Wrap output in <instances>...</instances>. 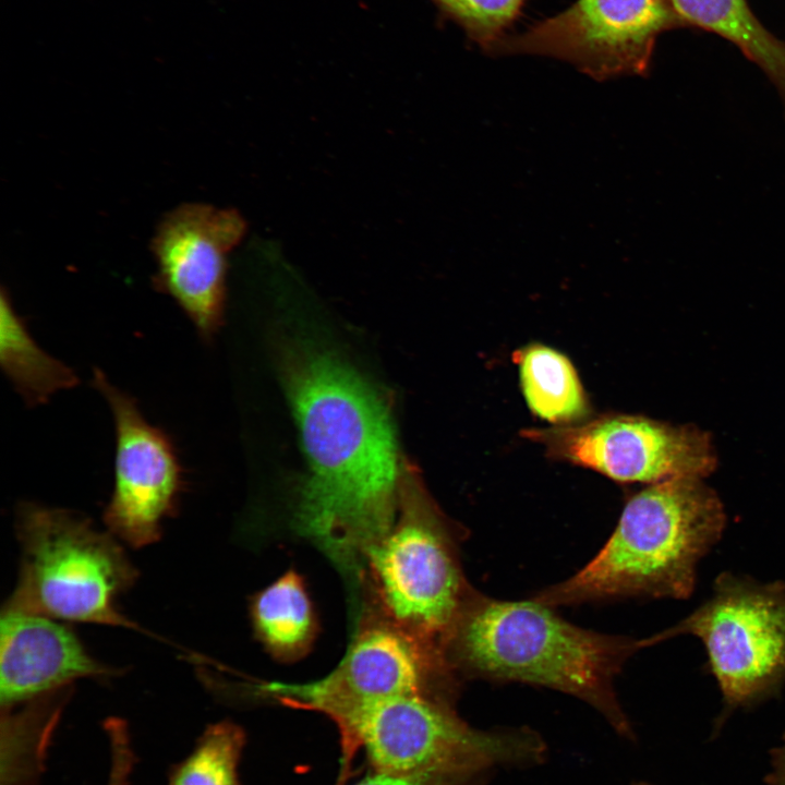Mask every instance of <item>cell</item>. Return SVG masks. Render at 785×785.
Returning a JSON list of instances; mask_svg holds the SVG:
<instances>
[{
  "label": "cell",
  "instance_id": "obj_6",
  "mask_svg": "<svg viewBox=\"0 0 785 785\" xmlns=\"http://www.w3.org/2000/svg\"><path fill=\"white\" fill-rule=\"evenodd\" d=\"M342 759L363 747L373 771L398 776L485 774L494 765L540 759L531 732H485L464 723L448 697L409 695L366 706L337 724Z\"/></svg>",
  "mask_w": 785,
  "mask_h": 785
},
{
  "label": "cell",
  "instance_id": "obj_14",
  "mask_svg": "<svg viewBox=\"0 0 785 785\" xmlns=\"http://www.w3.org/2000/svg\"><path fill=\"white\" fill-rule=\"evenodd\" d=\"M685 26L713 32L733 44L777 88L785 107V43L758 21L746 0H669Z\"/></svg>",
  "mask_w": 785,
  "mask_h": 785
},
{
  "label": "cell",
  "instance_id": "obj_23",
  "mask_svg": "<svg viewBox=\"0 0 785 785\" xmlns=\"http://www.w3.org/2000/svg\"><path fill=\"white\" fill-rule=\"evenodd\" d=\"M771 771L765 776V785H785V734L782 742L770 752Z\"/></svg>",
  "mask_w": 785,
  "mask_h": 785
},
{
  "label": "cell",
  "instance_id": "obj_12",
  "mask_svg": "<svg viewBox=\"0 0 785 785\" xmlns=\"http://www.w3.org/2000/svg\"><path fill=\"white\" fill-rule=\"evenodd\" d=\"M244 232L237 210L186 203L167 213L153 237L154 286L174 300L204 340L221 325L227 256Z\"/></svg>",
  "mask_w": 785,
  "mask_h": 785
},
{
  "label": "cell",
  "instance_id": "obj_17",
  "mask_svg": "<svg viewBox=\"0 0 785 785\" xmlns=\"http://www.w3.org/2000/svg\"><path fill=\"white\" fill-rule=\"evenodd\" d=\"M250 612L255 635L275 657L295 660L311 648L316 618L303 579L294 570L258 592Z\"/></svg>",
  "mask_w": 785,
  "mask_h": 785
},
{
  "label": "cell",
  "instance_id": "obj_8",
  "mask_svg": "<svg viewBox=\"0 0 785 785\" xmlns=\"http://www.w3.org/2000/svg\"><path fill=\"white\" fill-rule=\"evenodd\" d=\"M445 655L386 618L364 620L340 663L305 684L265 683L261 696L312 710L336 724L372 704L409 695L449 697Z\"/></svg>",
  "mask_w": 785,
  "mask_h": 785
},
{
  "label": "cell",
  "instance_id": "obj_16",
  "mask_svg": "<svg viewBox=\"0 0 785 785\" xmlns=\"http://www.w3.org/2000/svg\"><path fill=\"white\" fill-rule=\"evenodd\" d=\"M72 687L1 710V785H38Z\"/></svg>",
  "mask_w": 785,
  "mask_h": 785
},
{
  "label": "cell",
  "instance_id": "obj_1",
  "mask_svg": "<svg viewBox=\"0 0 785 785\" xmlns=\"http://www.w3.org/2000/svg\"><path fill=\"white\" fill-rule=\"evenodd\" d=\"M282 377L309 463L295 529L342 570H359L398 510L402 461L389 410L353 367L311 343L288 347Z\"/></svg>",
  "mask_w": 785,
  "mask_h": 785
},
{
  "label": "cell",
  "instance_id": "obj_21",
  "mask_svg": "<svg viewBox=\"0 0 785 785\" xmlns=\"http://www.w3.org/2000/svg\"><path fill=\"white\" fill-rule=\"evenodd\" d=\"M104 729L110 747V768L107 785H130L136 762L126 723L120 717H108Z\"/></svg>",
  "mask_w": 785,
  "mask_h": 785
},
{
  "label": "cell",
  "instance_id": "obj_3",
  "mask_svg": "<svg viewBox=\"0 0 785 785\" xmlns=\"http://www.w3.org/2000/svg\"><path fill=\"white\" fill-rule=\"evenodd\" d=\"M725 526L721 499L701 479L652 483L628 499L590 563L533 599L551 607L615 597L687 599L699 561Z\"/></svg>",
  "mask_w": 785,
  "mask_h": 785
},
{
  "label": "cell",
  "instance_id": "obj_4",
  "mask_svg": "<svg viewBox=\"0 0 785 785\" xmlns=\"http://www.w3.org/2000/svg\"><path fill=\"white\" fill-rule=\"evenodd\" d=\"M17 583L4 606L58 620L136 628L118 606L138 571L110 532L74 511L24 502Z\"/></svg>",
  "mask_w": 785,
  "mask_h": 785
},
{
  "label": "cell",
  "instance_id": "obj_19",
  "mask_svg": "<svg viewBox=\"0 0 785 785\" xmlns=\"http://www.w3.org/2000/svg\"><path fill=\"white\" fill-rule=\"evenodd\" d=\"M245 733L231 721L208 725L189 754L171 766L167 785H242L238 766Z\"/></svg>",
  "mask_w": 785,
  "mask_h": 785
},
{
  "label": "cell",
  "instance_id": "obj_2",
  "mask_svg": "<svg viewBox=\"0 0 785 785\" xmlns=\"http://www.w3.org/2000/svg\"><path fill=\"white\" fill-rule=\"evenodd\" d=\"M639 640L577 627L534 599L500 601L474 592L445 645L451 669L468 676L522 681L580 698L619 733L629 724L613 680Z\"/></svg>",
  "mask_w": 785,
  "mask_h": 785
},
{
  "label": "cell",
  "instance_id": "obj_22",
  "mask_svg": "<svg viewBox=\"0 0 785 785\" xmlns=\"http://www.w3.org/2000/svg\"><path fill=\"white\" fill-rule=\"evenodd\" d=\"M484 774L398 776L373 771L354 785H482Z\"/></svg>",
  "mask_w": 785,
  "mask_h": 785
},
{
  "label": "cell",
  "instance_id": "obj_7",
  "mask_svg": "<svg viewBox=\"0 0 785 785\" xmlns=\"http://www.w3.org/2000/svg\"><path fill=\"white\" fill-rule=\"evenodd\" d=\"M691 635L708 654L723 698L722 722L775 697L785 684V582L720 573L712 595L674 626L639 640L645 648Z\"/></svg>",
  "mask_w": 785,
  "mask_h": 785
},
{
  "label": "cell",
  "instance_id": "obj_11",
  "mask_svg": "<svg viewBox=\"0 0 785 785\" xmlns=\"http://www.w3.org/2000/svg\"><path fill=\"white\" fill-rule=\"evenodd\" d=\"M92 384L106 399L116 433L114 483L104 510L109 532L134 548L157 542L177 512L184 472L171 437L150 424L137 402L95 367Z\"/></svg>",
  "mask_w": 785,
  "mask_h": 785
},
{
  "label": "cell",
  "instance_id": "obj_18",
  "mask_svg": "<svg viewBox=\"0 0 785 785\" xmlns=\"http://www.w3.org/2000/svg\"><path fill=\"white\" fill-rule=\"evenodd\" d=\"M514 360L526 402L535 415L556 425L588 419L589 401L567 357L544 345L531 343L516 351Z\"/></svg>",
  "mask_w": 785,
  "mask_h": 785
},
{
  "label": "cell",
  "instance_id": "obj_10",
  "mask_svg": "<svg viewBox=\"0 0 785 785\" xmlns=\"http://www.w3.org/2000/svg\"><path fill=\"white\" fill-rule=\"evenodd\" d=\"M523 436L541 444L553 459L624 483L702 479L716 467L706 432L639 415H601L576 424L526 430Z\"/></svg>",
  "mask_w": 785,
  "mask_h": 785
},
{
  "label": "cell",
  "instance_id": "obj_15",
  "mask_svg": "<svg viewBox=\"0 0 785 785\" xmlns=\"http://www.w3.org/2000/svg\"><path fill=\"white\" fill-rule=\"evenodd\" d=\"M0 363L29 407L44 404L57 392L73 388L80 382L71 367L38 346L4 288L0 294Z\"/></svg>",
  "mask_w": 785,
  "mask_h": 785
},
{
  "label": "cell",
  "instance_id": "obj_20",
  "mask_svg": "<svg viewBox=\"0 0 785 785\" xmlns=\"http://www.w3.org/2000/svg\"><path fill=\"white\" fill-rule=\"evenodd\" d=\"M445 19L490 53L521 14L527 0H430Z\"/></svg>",
  "mask_w": 785,
  "mask_h": 785
},
{
  "label": "cell",
  "instance_id": "obj_9",
  "mask_svg": "<svg viewBox=\"0 0 785 785\" xmlns=\"http://www.w3.org/2000/svg\"><path fill=\"white\" fill-rule=\"evenodd\" d=\"M683 26L669 0H577L520 34L506 35L490 55L547 56L596 80L645 75L659 35Z\"/></svg>",
  "mask_w": 785,
  "mask_h": 785
},
{
  "label": "cell",
  "instance_id": "obj_5",
  "mask_svg": "<svg viewBox=\"0 0 785 785\" xmlns=\"http://www.w3.org/2000/svg\"><path fill=\"white\" fill-rule=\"evenodd\" d=\"M416 470L402 461L398 510L364 559L383 616L443 652L474 593L456 542Z\"/></svg>",
  "mask_w": 785,
  "mask_h": 785
},
{
  "label": "cell",
  "instance_id": "obj_13",
  "mask_svg": "<svg viewBox=\"0 0 785 785\" xmlns=\"http://www.w3.org/2000/svg\"><path fill=\"white\" fill-rule=\"evenodd\" d=\"M0 619L1 710L72 687L81 678L119 673L93 657L58 619L4 605Z\"/></svg>",
  "mask_w": 785,
  "mask_h": 785
}]
</instances>
